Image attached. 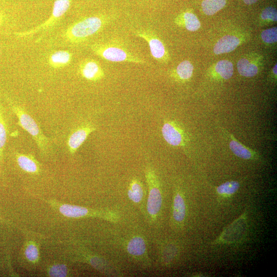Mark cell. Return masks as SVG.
Instances as JSON below:
<instances>
[{"label":"cell","instance_id":"7c38bea8","mask_svg":"<svg viewBox=\"0 0 277 277\" xmlns=\"http://www.w3.org/2000/svg\"><path fill=\"white\" fill-rule=\"evenodd\" d=\"M95 129L93 126L87 124L74 130L69 136L67 141V146L70 153L74 154L89 135Z\"/></svg>","mask_w":277,"mask_h":277},{"label":"cell","instance_id":"484cf974","mask_svg":"<svg viewBox=\"0 0 277 277\" xmlns=\"http://www.w3.org/2000/svg\"><path fill=\"white\" fill-rule=\"evenodd\" d=\"M25 253L27 259L31 262H36L38 259V250L37 247L33 244L27 246Z\"/></svg>","mask_w":277,"mask_h":277},{"label":"cell","instance_id":"277c9868","mask_svg":"<svg viewBox=\"0 0 277 277\" xmlns=\"http://www.w3.org/2000/svg\"><path fill=\"white\" fill-rule=\"evenodd\" d=\"M9 105L12 111L16 115L21 127L30 134L41 151L44 153L48 152L50 145L49 140L35 121L23 107L13 103Z\"/></svg>","mask_w":277,"mask_h":277},{"label":"cell","instance_id":"4316f807","mask_svg":"<svg viewBox=\"0 0 277 277\" xmlns=\"http://www.w3.org/2000/svg\"><path fill=\"white\" fill-rule=\"evenodd\" d=\"M49 274L51 276H65L67 274V269L64 265H55L50 269Z\"/></svg>","mask_w":277,"mask_h":277},{"label":"cell","instance_id":"d6986e66","mask_svg":"<svg viewBox=\"0 0 277 277\" xmlns=\"http://www.w3.org/2000/svg\"><path fill=\"white\" fill-rule=\"evenodd\" d=\"M237 69L240 74L245 77H253L258 72L257 66L246 58H241L238 61Z\"/></svg>","mask_w":277,"mask_h":277},{"label":"cell","instance_id":"603a6c76","mask_svg":"<svg viewBox=\"0 0 277 277\" xmlns=\"http://www.w3.org/2000/svg\"><path fill=\"white\" fill-rule=\"evenodd\" d=\"M216 72L224 80L231 77L233 73V67L231 62L227 60H221L215 67Z\"/></svg>","mask_w":277,"mask_h":277},{"label":"cell","instance_id":"d4e9b609","mask_svg":"<svg viewBox=\"0 0 277 277\" xmlns=\"http://www.w3.org/2000/svg\"><path fill=\"white\" fill-rule=\"evenodd\" d=\"M261 37L263 41L269 44L274 43L277 41V28L276 27L262 31Z\"/></svg>","mask_w":277,"mask_h":277},{"label":"cell","instance_id":"83f0119b","mask_svg":"<svg viewBox=\"0 0 277 277\" xmlns=\"http://www.w3.org/2000/svg\"><path fill=\"white\" fill-rule=\"evenodd\" d=\"M261 17L263 19L276 22L277 19L276 9L272 7H268L266 8L262 12Z\"/></svg>","mask_w":277,"mask_h":277},{"label":"cell","instance_id":"9a60e30c","mask_svg":"<svg viewBox=\"0 0 277 277\" xmlns=\"http://www.w3.org/2000/svg\"><path fill=\"white\" fill-rule=\"evenodd\" d=\"M72 53L68 50H56L49 54L47 63L52 68L60 69L69 65L72 61Z\"/></svg>","mask_w":277,"mask_h":277},{"label":"cell","instance_id":"44dd1931","mask_svg":"<svg viewBox=\"0 0 277 277\" xmlns=\"http://www.w3.org/2000/svg\"><path fill=\"white\" fill-rule=\"evenodd\" d=\"M226 4V0H204L201 5L205 14L212 15L221 10Z\"/></svg>","mask_w":277,"mask_h":277},{"label":"cell","instance_id":"f1b7e54d","mask_svg":"<svg viewBox=\"0 0 277 277\" xmlns=\"http://www.w3.org/2000/svg\"><path fill=\"white\" fill-rule=\"evenodd\" d=\"M4 13L2 10V8L0 7V27L2 26V22H4Z\"/></svg>","mask_w":277,"mask_h":277},{"label":"cell","instance_id":"8992f818","mask_svg":"<svg viewBox=\"0 0 277 277\" xmlns=\"http://www.w3.org/2000/svg\"><path fill=\"white\" fill-rule=\"evenodd\" d=\"M162 135L170 145L185 148L188 145L189 136L183 126L175 121L167 120L162 128Z\"/></svg>","mask_w":277,"mask_h":277},{"label":"cell","instance_id":"cb8c5ba5","mask_svg":"<svg viewBox=\"0 0 277 277\" xmlns=\"http://www.w3.org/2000/svg\"><path fill=\"white\" fill-rule=\"evenodd\" d=\"M193 66L188 61L185 60L180 63L176 67L175 73L181 80L189 79L193 73Z\"/></svg>","mask_w":277,"mask_h":277},{"label":"cell","instance_id":"2e32d148","mask_svg":"<svg viewBox=\"0 0 277 277\" xmlns=\"http://www.w3.org/2000/svg\"><path fill=\"white\" fill-rule=\"evenodd\" d=\"M240 43L239 39L233 35H227L222 37L213 47L215 54L228 53L234 50Z\"/></svg>","mask_w":277,"mask_h":277},{"label":"cell","instance_id":"8fae6325","mask_svg":"<svg viewBox=\"0 0 277 277\" xmlns=\"http://www.w3.org/2000/svg\"><path fill=\"white\" fill-rule=\"evenodd\" d=\"M222 129L228 140L230 149L235 155L244 160H254L259 159L257 152L240 143L226 130Z\"/></svg>","mask_w":277,"mask_h":277},{"label":"cell","instance_id":"5b68a950","mask_svg":"<svg viewBox=\"0 0 277 277\" xmlns=\"http://www.w3.org/2000/svg\"><path fill=\"white\" fill-rule=\"evenodd\" d=\"M72 0H55L54 2L52 13L44 23L29 31L16 33L18 37H26L40 31L51 29L65 14L69 9Z\"/></svg>","mask_w":277,"mask_h":277},{"label":"cell","instance_id":"f546056e","mask_svg":"<svg viewBox=\"0 0 277 277\" xmlns=\"http://www.w3.org/2000/svg\"><path fill=\"white\" fill-rule=\"evenodd\" d=\"M244 2L247 5H251L256 3L258 0H243Z\"/></svg>","mask_w":277,"mask_h":277},{"label":"cell","instance_id":"9c48e42d","mask_svg":"<svg viewBox=\"0 0 277 277\" xmlns=\"http://www.w3.org/2000/svg\"><path fill=\"white\" fill-rule=\"evenodd\" d=\"M135 35L144 39L149 45L152 57L159 61H164L166 57V50L162 41L149 29H138Z\"/></svg>","mask_w":277,"mask_h":277},{"label":"cell","instance_id":"ac0fdd59","mask_svg":"<svg viewBox=\"0 0 277 277\" xmlns=\"http://www.w3.org/2000/svg\"><path fill=\"white\" fill-rule=\"evenodd\" d=\"M179 24L183 23L185 28L190 31L197 30L201 24L197 17L192 13L185 12L180 15L176 19Z\"/></svg>","mask_w":277,"mask_h":277},{"label":"cell","instance_id":"e0dca14e","mask_svg":"<svg viewBox=\"0 0 277 277\" xmlns=\"http://www.w3.org/2000/svg\"><path fill=\"white\" fill-rule=\"evenodd\" d=\"M17 163L24 171L31 173H36L39 170L37 161L30 154L18 153L16 154Z\"/></svg>","mask_w":277,"mask_h":277},{"label":"cell","instance_id":"6da1fadb","mask_svg":"<svg viewBox=\"0 0 277 277\" xmlns=\"http://www.w3.org/2000/svg\"><path fill=\"white\" fill-rule=\"evenodd\" d=\"M105 22L102 16L86 17L70 24L61 32L60 36L65 43L79 44L98 32L104 27Z\"/></svg>","mask_w":277,"mask_h":277},{"label":"cell","instance_id":"4fadbf2b","mask_svg":"<svg viewBox=\"0 0 277 277\" xmlns=\"http://www.w3.org/2000/svg\"><path fill=\"white\" fill-rule=\"evenodd\" d=\"M129 200L136 205H138L145 212V191L141 181L136 177L133 178L129 183L127 190Z\"/></svg>","mask_w":277,"mask_h":277},{"label":"cell","instance_id":"ba28073f","mask_svg":"<svg viewBox=\"0 0 277 277\" xmlns=\"http://www.w3.org/2000/svg\"><path fill=\"white\" fill-rule=\"evenodd\" d=\"M187 208L184 194L179 186L175 188L172 208L171 221L176 229H181L184 225Z\"/></svg>","mask_w":277,"mask_h":277},{"label":"cell","instance_id":"52a82bcc","mask_svg":"<svg viewBox=\"0 0 277 277\" xmlns=\"http://www.w3.org/2000/svg\"><path fill=\"white\" fill-rule=\"evenodd\" d=\"M246 214L244 213L235 220L214 242V244H232L239 241L246 232Z\"/></svg>","mask_w":277,"mask_h":277},{"label":"cell","instance_id":"3957f363","mask_svg":"<svg viewBox=\"0 0 277 277\" xmlns=\"http://www.w3.org/2000/svg\"><path fill=\"white\" fill-rule=\"evenodd\" d=\"M92 52L100 57L113 62H128L137 64L147 63L118 45L109 43H95L90 46Z\"/></svg>","mask_w":277,"mask_h":277},{"label":"cell","instance_id":"7402d4cb","mask_svg":"<svg viewBox=\"0 0 277 277\" xmlns=\"http://www.w3.org/2000/svg\"><path fill=\"white\" fill-rule=\"evenodd\" d=\"M8 129L3 107L0 103V162H1L6 143Z\"/></svg>","mask_w":277,"mask_h":277},{"label":"cell","instance_id":"ffe728a7","mask_svg":"<svg viewBox=\"0 0 277 277\" xmlns=\"http://www.w3.org/2000/svg\"><path fill=\"white\" fill-rule=\"evenodd\" d=\"M240 184L236 181H227L216 188V193L223 197H229L233 195L239 189Z\"/></svg>","mask_w":277,"mask_h":277},{"label":"cell","instance_id":"5bb4252c","mask_svg":"<svg viewBox=\"0 0 277 277\" xmlns=\"http://www.w3.org/2000/svg\"><path fill=\"white\" fill-rule=\"evenodd\" d=\"M159 252L161 263L167 266L175 260L179 250L178 246L175 243L165 241L159 245Z\"/></svg>","mask_w":277,"mask_h":277},{"label":"cell","instance_id":"7a4b0ae2","mask_svg":"<svg viewBox=\"0 0 277 277\" xmlns=\"http://www.w3.org/2000/svg\"><path fill=\"white\" fill-rule=\"evenodd\" d=\"M145 176L148 191L146 214L148 222L152 224L157 222L161 213L163 195L159 179L152 166L146 167Z\"/></svg>","mask_w":277,"mask_h":277},{"label":"cell","instance_id":"4dcf8cb0","mask_svg":"<svg viewBox=\"0 0 277 277\" xmlns=\"http://www.w3.org/2000/svg\"><path fill=\"white\" fill-rule=\"evenodd\" d=\"M276 67H277V65L275 64V66L273 67V69H272V71H273V73L276 75V74H277V71H276Z\"/></svg>","mask_w":277,"mask_h":277},{"label":"cell","instance_id":"30bf717a","mask_svg":"<svg viewBox=\"0 0 277 277\" xmlns=\"http://www.w3.org/2000/svg\"><path fill=\"white\" fill-rule=\"evenodd\" d=\"M78 71L83 77L90 81H98L105 76L104 71L98 62L90 58H85L79 63Z\"/></svg>","mask_w":277,"mask_h":277}]
</instances>
